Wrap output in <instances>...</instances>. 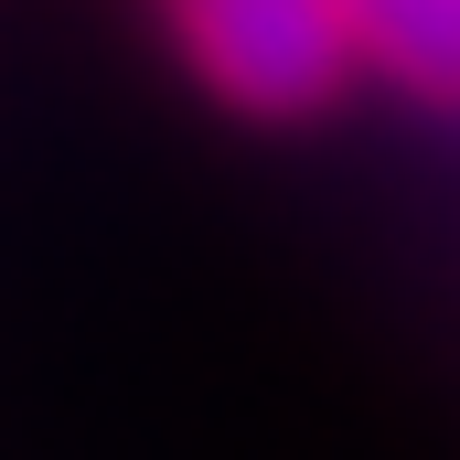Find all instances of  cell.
Wrapping results in <instances>:
<instances>
[{"mask_svg":"<svg viewBox=\"0 0 460 460\" xmlns=\"http://www.w3.org/2000/svg\"><path fill=\"white\" fill-rule=\"evenodd\" d=\"M204 86L246 118H311L353 75V11L343 0H172Z\"/></svg>","mask_w":460,"mask_h":460,"instance_id":"6da1fadb","label":"cell"},{"mask_svg":"<svg viewBox=\"0 0 460 460\" xmlns=\"http://www.w3.org/2000/svg\"><path fill=\"white\" fill-rule=\"evenodd\" d=\"M353 11V43L418 86L429 108H460V0H343Z\"/></svg>","mask_w":460,"mask_h":460,"instance_id":"7a4b0ae2","label":"cell"}]
</instances>
